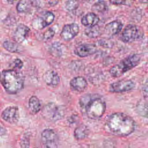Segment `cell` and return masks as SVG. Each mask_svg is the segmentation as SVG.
Segmentation results:
<instances>
[{
  "instance_id": "6da1fadb",
  "label": "cell",
  "mask_w": 148,
  "mask_h": 148,
  "mask_svg": "<svg viewBox=\"0 0 148 148\" xmlns=\"http://www.w3.org/2000/svg\"><path fill=\"white\" fill-rule=\"evenodd\" d=\"M106 126L112 134L125 137L134 132L136 123L130 116L121 112H115L108 117L106 120Z\"/></svg>"
},
{
  "instance_id": "7a4b0ae2",
  "label": "cell",
  "mask_w": 148,
  "mask_h": 148,
  "mask_svg": "<svg viewBox=\"0 0 148 148\" xmlns=\"http://www.w3.org/2000/svg\"><path fill=\"white\" fill-rule=\"evenodd\" d=\"M82 112L90 119L97 120L104 114L106 105L105 100L97 94H87L79 99Z\"/></svg>"
},
{
  "instance_id": "3957f363",
  "label": "cell",
  "mask_w": 148,
  "mask_h": 148,
  "mask_svg": "<svg viewBox=\"0 0 148 148\" xmlns=\"http://www.w3.org/2000/svg\"><path fill=\"white\" fill-rule=\"evenodd\" d=\"M0 82L6 91L10 94H15L24 87L23 75L14 70L3 71L0 73Z\"/></svg>"
},
{
  "instance_id": "277c9868",
  "label": "cell",
  "mask_w": 148,
  "mask_h": 148,
  "mask_svg": "<svg viewBox=\"0 0 148 148\" xmlns=\"http://www.w3.org/2000/svg\"><path fill=\"white\" fill-rule=\"evenodd\" d=\"M140 60V58L138 54L130 55L111 68L109 73L114 77H119L136 66L139 64Z\"/></svg>"
},
{
  "instance_id": "5b68a950",
  "label": "cell",
  "mask_w": 148,
  "mask_h": 148,
  "mask_svg": "<svg viewBox=\"0 0 148 148\" xmlns=\"http://www.w3.org/2000/svg\"><path fill=\"white\" fill-rule=\"evenodd\" d=\"M65 107L58 105L54 102H49L46 104L42 110L43 118L51 122H56L61 119L65 114Z\"/></svg>"
},
{
  "instance_id": "8992f818",
  "label": "cell",
  "mask_w": 148,
  "mask_h": 148,
  "mask_svg": "<svg viewBox=\"0 0 148 148\" xmlns=\"http://www.w3.org/2000/svg\"><path fill=\"white\" fill-rule=\"evenodd\" d=\"M142 36L143 33L138 26L129 24L124 29L120 39L125 43H131L139 40Z\"/></svg>"
},
{
  "instance_id": "52a82bcc",
  "label": "cell",
  "mask_w": 148,
  "mask_h": 148,
  "mask_svg": "<svg viewBox=\"0 0 148 148\" xmlns=\"http://www.w3.org/2000/svg\"><path fill=\"white\" fill-rule=\"evenodd\" d=\"M41 138L43 144L46 148H58L59 138L54 130L45 129L41 133Z\"/></svg>"
},
{
  "instance_id": "ba28073f",
  "label": "cell",
  "mask_w": 148,
  "mask_h": 148,
  "mask_svg": "<svg viewBox=\"0 0 148 148\" xmlns=\"http://www.w3.org/2000/svg\"><path fill=\"white\" fill-rule=\"evenodd\" d=\"M54 20V14L49 11L42 13L35 18L32 23V27L35 29H43L47 26L51 24Z\"/></svg>"
},
{
  "instance_id": "9c48e42d",
  "label": "cell",
  "mask_w": 148,
  "mask_h": 148,
  "mask_svg": "<svg viewBox=\"0 0 148 148\" xmlns=\"http://www.w3.org/2000/svg\"><path fill=\"white\" fill-rule=\"evenodd\" d=\"M135 86V83L131 80H121L111 83L109 91L116 93L127 92L133 90Z\"/></svg>"
},
{
  "instance_id": "30bf717a",
  "label": "cell",
  "mask_w": 148,
  "mask_h": 148,
  "mask_svg": "<svg viewBox=\"0 0 148 148\" xmlns=\"http://www.w3.org/2000/svg\"><path fill=\"white\" fill-rule=\"evenodd\" d=\"M79 32V27L76 23L65 25L60 33L61 38L66 41H69L74 38Z\"/></svg>"
},
{
  "instance_id": "8fae6325",
  "label": "cell",
  "mask_w": 148,
  "mask_h": 148,
  "mask_svg": "<svg viewBox=\"0 0 148 148\" xmlns=\"http://www.w3.org/2000/svg\"><path fill=\"white\" fill-rule=\"evenodd\" d=\"M1 117L9 123H16L19 119L18 108L17 106H9L3 111Z\"/></svg>"
},
{
  "instance_id": "7c38bea8",
  "label": "cell",
  "mask_w": 148,
  "mask_h": 148,
  "mask_svg": "<svg viewBox=\"0 0 148 148\" xmlns=\"http://www.w3.org/2000/svg\"><path fill=\"white\" fill-rule=\"evenodd\" d=\"M96 51L95 45L91 43H84L77 46L74 50V53L80 57H85L92 55Z\"/></svg>"
},
{
  "instance_id": "4fadbf2b",
  "label": "cell",
  "mask_w": 148,
  "mask_h": 148,
  "mask_svg": "<svg viewBox=\"0 0 148 148\" xmlns=\"http://www.w3.org/2000/svg\"><path fill=\"white\" fill-rule=\"evenodd\" d=\"M123 24L117 20H114L108 23L104 28L105 34L109 36H113L120 32L123 28Z\"/></svg>"
},
{
  "instance_id": "5bb4252c",
  "label": "cell",
  "mask_w": 148,
  "mask_h": 148,
  "mask_svg": "<svg viewBox=\"0 0 148 148\" xmlns=\"http://www.w3.org/2000/svg\"><path fill=\"white\" fill-rule=\"evenodd\" d=\"M71 88L77 92L84 91L87 87V82L85 78L82 76H76L73 77L70 82Z\"/></svg>"
},
{
  "instance_id": "9a60e30c",
  "label": "cell",
  "mask_w": 148,
  "mask_h": 148,
  "mask_svg": "<svg viewBox=\"0 0 148 148\" xmlns=\"http://www.w3.org/2000/svg\"><path fill=\"white\" fill-rule=\"evenodd\" d=\"M29 32V27L24 24L18 25L14 33L13 38L14 40L18 43L23 42L26 38Z\"/></svg>"
},
{
  "instance_id": "2e32d148",
  "label": "cell",
  "mask_w": 148,
  "mask_h": 148,
  "mask_svg": "<svg viewBox=\"0 0 148 148\" xmlns=\"http://www.w3.org/2000/svg\"><path fill=\"white\" fill-rule=\"evenodd\" d=\"M43 80L46 84L52 87L57 86L60 83L58 75L53 70H49L45 73Z\"/></svg>"
},
{
  "instance_id": "e0dca14e",
  "label": "cell",
  "mask_w": 148,
  "mask_h": 148,
  "mask_svg": "<svg viewBox=\"0 0 148 148\" xmlns=\"http://www.w3.org/2000/svg\"><path fill=\"white\" fill-rule=\"evenodd\" d=\"M99 18L94 13H88L84 15L81 19L82 24L86 27H92L98 24Z\"/></svg>"
},
{
  "instance_id": "ac0fdd59",
  "label": "cell",
  "mask_w": 148,
  "mask_h": 148,
  "mask_svg": "<svg viewBox=\"0 0 148 148\" xmlns=\"http://www.w3.org/2000/svg\"><path fill=\"white\" fill-rule=\"evenodd\" d=\"M90 130L85 124L78 125L74 130L73 136L77 140H82L87 138L89 134Z\"/></svg>"
},
{
  "instance_id": "d6986e66",
  "label": "cell",
  "mask_w": 148,
  "mask_h": 148,
  "mask_svg": "<svg viewBox=\"0 0 148 148\" xmlns=\"http://www.w3.org/2000/svg\"><path fill=\"white\" fill-rule=\"evenodd\" d=\"M28 107L31 113L35 114L41 110V104L39 99L36 96H32L28 102Z\"/></svg>"
},
{
  "instance_id": "ffe728a7",
  "label": "cell",
  "mask_w": 148,
  "mask_h": 148,
  "mask_svg": "<svg viewBox=\"0 0 148 148\" xmlns=\"http://www.w3.org/2000/svg\"><path fill=\"white\" fill-rule=\"evenodd\" d=\"M32 0H20L17 5L16 9L19 13L27 12L32 8Z\"/></svg>"
},
{
  "instance_id": "44dd1931",
  "label": "cell",
  "mask_w": 148,
  "mask_h": 148,
  "mask_svg": "<svg viewBox=\"0 0 148 148\" xmlns=\"http://www.w3.org/2000/svg\"><path fill=\"white\" fill-rule=\"evenodd\" d=\"M86 35L89 38H95L99 36L101 34V29L98 25L86 28L84 31Z\"/></svg>"
},
{
  "instance_id": "7402d4cb",
  "label": "cell",
  "mask_w": 148,
  "mask_h": 148,
  "mask_svg": "<svg viewBox=\"0 0 148 148\" xmlns=\"http://www.w3.org/2000/svg\"><path fill=\"white\" fill-rule=\"evenodd\" d=\"M136 112L141 116L147 117V104L146 101L140 100L136 105Z\"/></svg>"
},
{
  "instance_id": "603a6c76",
  "label": "cell",
  "mask_w": 148,
  "mask_h": 148,
  "mask_svg": "<svg viewBox=\"0 0 148 148\" xmlns=\"http://www.w3.org/2000/svg\"><path fill=\"white\" fill-rule=\"evenodd\" d=\"M3 46L8 51L12 53H19L21 51V47L17 43L11 41H5L3 43Z\"/></svg>"
},
{
  "instance_id": "cb8c5ba5",
  "label": "cell",
  "mask_w": 148,
  "mask_h": 148,
  "mask_svg": "<svg viewBox=\"0 0 148 148\" xmlns=\"http://www.w3.org/2000/svg\"><path fill=\"white\" fill-rule=\"evenodd\" d=\"M92 9L99 13H103L108 10V5L104 0H98L92 6Z\"/></svg>"
},
{
  "instance_id": "d4e9b609",
  "label": "cell",
  "mask_w": 148,
  "mask_h": 148,
  "mask_svg": "<svg viewBox=\"0 0 148 148\" xmlns=\"http://www.w3.org/2000/svg\"><path fill=\"white\" fill-rule=\"evenodd\" d=\"M61 43L59 42L53 43L50 47V51L52 55L56 57H59L62 53Z\"/></svg>"
},
{
  "instance_id": "484cf974",
  "label": "cell",
  "mask_w": 148,
  "mask_h": 148,
  "mask_svg": "<svg viewBox=\"0 0 148 148\" xmlns=\"http://www.w3.org/2000/svg\"><path fill=\"white\" fill-rule=\"evenodd\" d=\"M79 5V0H67L65 3V8L68 11L72 12L77 9Z\"/></svg>"
},
{
  "instance_id": "4316f807",
  "label": "cell",
  "mask_w": 148,
  "mask_h": 148,
  "mask_svg": "<svg viewBox=\"0 0 148 148\" xmlns=\"http://www.w3.org/2000/svg\"><path fill=\"white\" fill-rule=\"evenodd\" d=\"M55 34V31L52 28H49L47 31H46L43 34V39L47 40L51 39Z\"/></svg>"
},
{
  "instance_id": "83f0119b",
  "label": "cell",
  "mask_w": 148,
  "mask_h": 148,
  "mask_svg": "<svg viewBox=\"0 0 148 148\" xmlns=\"http://www.w3.org/2000/svg\"><path fill=\"white\" fill-rule=\"evenodd\" d=\"M98 45L106 48H110L113 45V43L111 40H106V39L99 40L98 42Z\"/></svg>"
},
{
  "instance_id": "f1b7e54d",
  "label": "cell",
  "mask_w": 148,
  "mask_h": 148,
  "mask_svg": "<svg viewBox=\"0 0 148 148\" xmlns=\"http://www.w3.org/2000/svg\"><path fill=\"white\" fill-rule=\"evenodd\" d=\"M133 0H109V2L116 5H130V3L132 2Z\"/></svg>"
},
{
  "instance_id": "f546056e",
  "label": "cell",
  "mask_w": 148,
  "mask_h": 148,
  "mask_svg": "<svg viewBox=\"0 0 148 148\" xmlns=\"http://www.w3.org/2000/svg\"><path fill=\"white\" fill-rule=\"evenodd\" d=\"M14 64V68L17 69H21L23 66V63L22 61L18 58H16L13 61Z\"/></svg>"
},
{
  "instance_id": "4dcf8cb0",
  "label": "cell",
  "mask_w": 148,
  "mask_h": 148,
  "mask_svg": "<svg viewBox=\"0 0 148 148\" xmlns=\"http://www.w3.org/2000/svg\"><path fill=\"white\" fill-rule=\"evenodd\" d=\"M6 132V129L0 125V136H2L5 135Z\"/></svg>"
},
{
  "instance_id": "1f68e13d",
  "label": "cell",
  "mask_w": 148,
  "mask_h": 148,
  "mask_svg": "<svg viewBox=\"0 0 148 148\" xmlns=\"http://www.w3.org/2000/svg\"><path fill=\"white\" fill-rule=\"evenodd\" d=\"M16 1H17V0H7V1H8L9 3H13Z\"/></svg>"
},
{
  "instance_id": "d6a6232c",
  "label": "cell",
  "mask_w": 148,
  "mask_h": 148,
  "mask_svg": "<svg viewBox=\"0 0 148 148\" xmlns=\"http://www.w3.org/2000/svg\"><path fill=\"white\" fill-rule=\"evenodd\" d=\"M140 1H141V2H143L144 3H147V0H141Z\"/></svg>"
},
{
  "instance_id": "836d02e7",
  "label": "cell",
  "mask_w": 148,
  "mask_h": 148,
  "mask_svg": "<svg viewBox=\"0 0 148 148\" xmlns=\"http://www.w3.org/2000/svg\"><path fill=\"white\" fill-rule=\"evenodd\" d=\"M35 148H36V147H35Z\"/></svg>"
}]
</instances>
